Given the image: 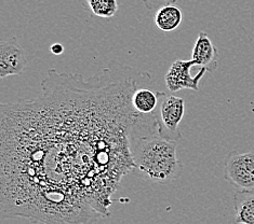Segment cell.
<instances>
[{"label":"cell","mask_w":254,"mask_h":224,"mask_svg":"<svg viewBox=\"0 0 254 224\" xmlns=\"http://www.w3.org/2000/svg\"><path fill=\"white\" fill-rule=\"evenodd\" d=\"M178 0H143V3L145 5V8L148 9L149 11L163 7L166 4H171L177 2Z\"/></svg>","instance_id":"cell-12"},{"label":"cell","mask_w":254,"mask_h":224,"mask_svg":"<svg viewBox=\"0 0 254 224\" xmlns=\"http://www.w3.org/2000/svg\"><path fill=\"white\" fill-rule=\"evenodd\" d=\"M83 8L103 19H110L116 15L118 11L117 0H78Z\"/></svg>","instance_id":"cell-11"},{"label":"cell","mask_w":254,"mask_h":224,"mask_svg":"<svg viewBox=\"0 0 254 224\" xmlns=\"http://www.w3.org/2000/svg\"><path fill=\"white\" fill-rule=\"evenodd\" d=\"M50 52L54 54V55H61V54L64 53V46L63 45L57 42V44H53L50 46Z\"/></svg>","instance_id":"cell-13"},{"label":"cell","mask_w":254,"mask_h":224,"mask_svg":"<svg viewBox=\"0 0 254 224\" xmlns=\"http://www.w3.org/2000/svg\"><path fill=\"white\" fill-rule=\"evenodd\" d=\"M162 92H155L149 89H136L132 95V106L141 114H150L158 106Z\"/></svg>","instance_id":"cell-10"},{"label":"cell","mask_w":254,"mask_h":224,"mask_svg":"<svg viewBox=\"0 0 254 224\" xmlns=\"http://www.w3.org/2000/svg\"><path fill=\"white\" fill-rule=\"evenodd\" d=\"M26 66L25 52L16 37L3 40L0 44V78L20 75Z\"/></svg>","instance_id":"cell-6"},{"label":"cell","mask_w":254,"mask_h":224,"mask_svg":"<svg viewBox=\"0 0 254 224\" xmlns=\"http://www.w3.org/2000/svg\"><path fill=\"white\" fill-rule=\"evenodd\" d=\"M177 148V140L160 134L157 114H142L136 120L131 134V154L143 179L154 183L177 180L183 171Z\"/></svg>","instance_id":"cell-2"},{"label":"cell","mask_w":254,"mask_h":224,"mask_svg":"<svg viewBox=\"0 0 254 224\" xmlns=\"http://www.w3.org/2000/svg\"><path fill=\"white\" fill-rule=\"evenodd\" d=\"M160 100L159 114L157 116L160 134L178 140L181 137L179 125L182 122L185 113V101L178 96L167 95L166 93H162Z\"/></svg>","instance_id":"cell-4"},{"label":"cell","mask_w":254,"mask_h":224,"mask_svg":"<svg viewBox=\"0 0 254 224\" xmlns=\"http://www.w3.org/2000/svg\"><path fill=\"white\" fill-rule=\"evenodd\" d=\"M224 178L237 190H254V152H229L224 162Z\"/></svg>","instance_id":"cell-3"},{"label":"cell","mask_w":254,"mask_h":224,"mask_svg":"<svg viewBox=\"0 0 254 224\" xmlns=\"http://www.w3.org/2000/svg\"><path fill=\"white\" fill-rule=\"evenodd\" d=\"M191 59L195 62L196 66L205 68L208 72H212L216 69L219 64V52L207 33L200 32L198 34L195 46L192 49Z\"/></svg>","instance_id":"cell-7"},{"label":"cell","mask_w":254,"mask_h":224,"mask_svg":"<svg viewBox=\"0 0 254 224\" xmlns=\"http://www.w3.org/2000/svg\"><path fill=\"white\" fill-rule=\"evenodd\" d=\"M195 62L192 59L183 60L177 59L169 68L165 76V82L168 90L172 93L179 92L181 90H199V82L208 70L200 68L195 77L190 76V69L195 67Z\"/></svg>","instance_id":"cell-5"},{"label":"cell","mask_w":254,"mask_h":224,"mask_svg":"<svg viewBox=\"0 0 254 224\" xmlns=\"http://www.w3.org/2000/svg\"><path fill=\"white\" fill-rule=\"evenodd\" d=\"M90 83L47 71L33 100L1 105V214L46 224H92L135 169V81Z\"/></svg>","instance_id":"cell-1"},{"label":"cell","mask_w":254,"mask_h":224,"mask_svg":"<svg viewBox=\"0 0 254 224\" xmlns=\"http://www.w3.org/2000/svg\"><path fill=\"white\" fill-rule=\"evenodd\" d=\"M183 22V12L174 3L166 4L157 10L154 16L155 26L165 33L173 32Z\"/></svg>","instance_id":"cell-9"},{"label":"cell","mask_w":254,"mask_h":224,"mask_svg":"<svg viewBox=\"0 0 254 224\" xmlns=\"http://www.w3.org/2000/svg\"><path fill=\"white\" fill-rule=\"evenodd\" d=\"M236 224H254V190H237L234 195Z\"/></svg>","instance_id":"cell-8"}]
</instances>
